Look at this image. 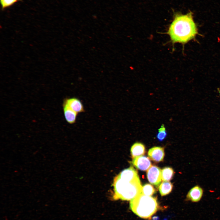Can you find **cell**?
<instances>
[{"label": "cell", "instance_id": "1", "mask_svg": "<svg viewBox=\"0 0 220 220\" xmlns=\"http://www.w3.org/2000/svg\"><path fill=\"white\" fill-rule=\"evenodd\" d=\"M113 186L115 200H130L141 193L142 186L138 172L131 166L115 178Z\"/></svg>", "mask_w": 220, "mask_h": 220}, {"label": "cell", "instance_id": "2", "mask_svg": "<svg viewBox=\"0 0 220 220\" xmlns=\"http://www.w3.org/2000/svg\"><path fill=\"white\" fill-rule=\"evenodd\" d=\"M167 33L173 43L184 44L194 38L198 31L192 13L176 14Z\"/></svg>", "mask_w": 220, "mask_h": 220}, {"label": "cell", "instance_id": "3", "mask_svg": "<svg viewBox=\"0 0 220 220\" xmlns=\"http://www.w3.org/2000/svg\"><path fill=\"white\" fill-rule=\"evenodd\" d=\"M130 207L139 217L150 218L156 211L158 204L156 198L145 195L142 193L130 201Z\"/></svg>", "mask_w": 220, "mask_h": 220}, {"label": "cell", "instance_id": "4", "mask_svg": "<svg viewBox=\"0 0 220 220\" xmlns=\"http://www.w3.org/2000/svg\"><path fill=\"white\" fill-rule=\"evenodd\" d=\"M147 177L151 184L158 186L162 180L161 170L156 166H151L147 170Z\"/></svg>", "mask_w": 220, "mask_h": 220}, {"label": "cell", "instance_id": "5", "mask_svg": "<svg viewBox=\"0 0 220 220\" xmlns=\"http://www.w3.org/2000/svg\"><path fill=\"white\" fill-rule=\"evenodd\" d=\"M132 163L137 168L142 171L147 170L151 166L149 158L142 156L134 158Z\"/></svg>", "mask_w": 220, "mask_h": 220}, {"label": "cell", "instance_id": "6", "mask_svg": "<svg viewBox=\"0 0 220 220\" xmlns=\"http://www.w3.org/2000/svg\"><path fill=\"white\" fill-rule=\"evenodd\" d=\"M77 114L85 111L83 105L80 100L76 97L66 98L64 102Z\"/></svg>", "mask_w": 220, "mask_h": 220}, {"label": "cell", "instance_id": "7", "mask_svg": "<svg viewBox=\"0 0 220 220\" xmlns=\"http://www.w3.org/2000/svg\"><path fill=\"white\" fill-rule=\"evenodd\" d=\"M148 156L152 160L159 162L163 160L164 156V148L160 147H154L149 149Z\"/></svg>", "mask_w": 220, "mask_h": 220}, {"label": "cell", "instance_id": "8", "mask_svg": "<svg viewBox=\"0 0 220 220\" xmlns=\"http://www.w3.org/2000/svg\"><path fill=\"white\" fill-rule=\"evenodd\" d=\"M203 194V190L198 185L192 188L186 196V199L193 202H197L200 200Z\"/></svg>", "mask_w": 220, "mask_h": 220}, {"label": "cell", "instance_id": "9", "mask_svg": "<svg viewBox=\"0 0 220 220\" xmlns=\"http://www.w3.org/2000/svg\"><path fill=\"white\" fill-rule=\"evenodd\" d=\"M63 110L64 116L67 122L70 124L75 123L78 114L72 110L65 104L63 103Z\"/></svg>", "mask_w": 220, "mask_h": 220}, {"label": "cell", "instance_id": "10", "mask_svg": "<svg viewBox=\"0 0 220 220\" xmlns=\"http://www.w3.org/2000/svg\"><path fill=\"white\" fill-rule=\"evenodd\" d=\"M130 152L133 159L144 155L145 153V146L142 144L136 142L132 146Z\"/></svg>", "mask_w": 220, "mask_h": 220}, {"label": "cell", "instance_id": "11", "mask_svg": "<svg viewBox=\"0 0 220 220\" xmlns=\"http://www.w3.org/2000/svg\"><path fill=\"white\" fill-rule=\"evenodd\" d=\"M173 185L170 182L163 181L159 185V191L162 196H164L169 194L172 191Z\"/></svg>", "mask_w": 220, "mask_h": 220}, {"label": "cell", "instance_id": "12", "mask_svg": "<svg viewBox=\"0 0 220 220\" xmlns=\"http://www.w3.org/2000/svg\"><path fill=\"white\" fill-rule=\"evenodd\" d=\"M174 174L172 168L169 167H164L161 170L162 180L163 181H169L173 178Z\"/></svg>", "mask_w": 220, "mask_h": 220}, {"label": "cell", "instance_id": "13", "mask_svg": "<svg viewBox=\"0 0 220 220\" xmlns=\"http://www.w3.org/2000/svg\"><path fill=\"white\" fill-rule=\"evenodd\" d=\"M155 192V189L150 184H145L142 187L141 193L145 195L151 196L153 195Z\"/></svg>", "mask_w": 220, "mask_h": 220}, {"label": "cell", "instance_id": "14", "mask_svg": "<svg viewBox=\"0 0 220 220\" xmlns=\"http://www.w3.org/2000/svg\"><path fill=\"white\" fill-rule=\"evenodd\" d=\"M167 133L164 125H162L158 130V133L156 135L157 139L160 141L163 140L166 138Z\"/></svg>", "mask_w": 220, "mask_h": 220}, {"label": "cell", "instance_id": "15", "mask_svg": "<svg viewBox=\"0 0 220 220\" xmlns=\"http://www.w3.org/2000/svg\"><path fill=\"white\" fill-rule=\"evenodd\" d=\"M20 0H0L2 9L9 7Z\"/></svg>", "mask_w": 220, "mask_h": 220}]
</instances>
